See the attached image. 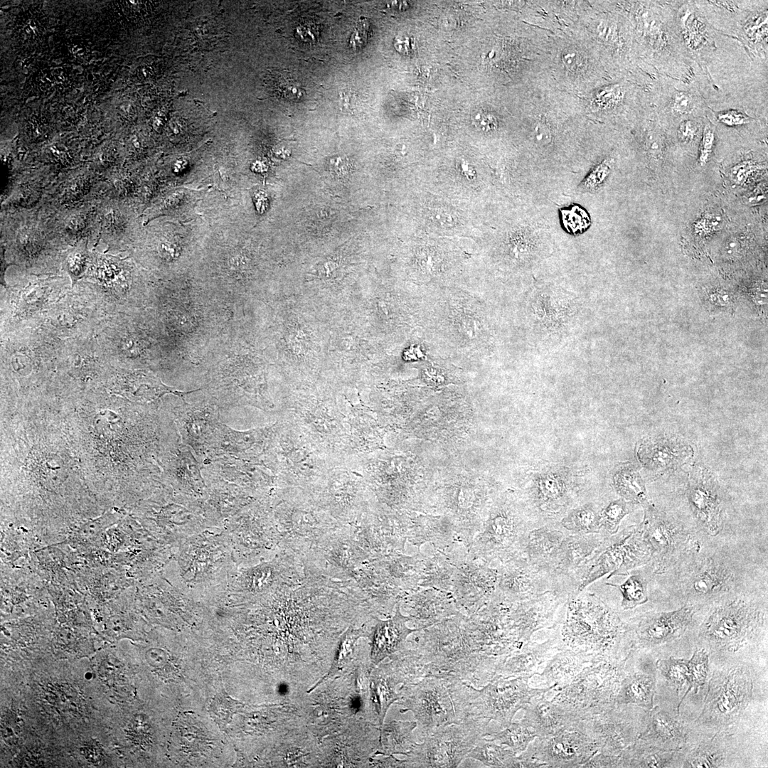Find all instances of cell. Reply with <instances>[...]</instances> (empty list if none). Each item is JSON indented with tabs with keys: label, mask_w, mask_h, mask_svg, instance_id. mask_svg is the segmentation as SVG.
Masks as SVG:
<instances>
[{
	"label": "cell",
	"mask_w": 768,
	"mask_h": 768,
	"mask_svg": "<svg viewBox=\"0 0 768 768\" xmlns=\"http://www.w3.org/2000/svg\"><path fill=\"white\" fill-rule=\"evenodd\" d=\"M169 655L166 652L159 648L149 649L146 654L145 658L149 665L154 668H161L166 665L169 661Z\"/></svg>",
	"instance_id": "cell-41"
},
{
	"label": "cell",
	"mask_w": 768,
	"mask_h": 768,
	"mask_svg": "<svg viewBox=\"0 0 768 768\" xmlns=\"http://www.w3.org/2000/svg\"><path fill=\"white\" fill-rule=\"evenodd\" d=\"M536 737L535 732L523 722L514 724L495 737L501 743L510 746L515 752L525 750Z\"/></svg>",
	"instance_id": "cell-31"
},
{
	"label": "cell",
	"mask_w": 768,
	"mask_h": 768,
	"mask_svg": "<svg viewBox=\"0 0 768 768\" xmlns=\"http://www.w3.org/2000/svg\"><path fill=\"white\" fill-rule=\"evenodd\" d=\"M66 268L73 280V284L85 273L88 265V255L84 248L72 250L66 258Z\"/></svg>",
	"instance_id": "cell-37"
},
{
	"label": "cell",
	"mask_w": 768,
	"mask_h": 768,
	"mask_svg": "<svg viewBox=\"0 0 768 768\" xmlns=\"http://www.w3.org/2000/svg\"><path fill=\"white\" fill-rule=\"evenodd\" d=\"M685 604L716 602L743 593L745 572L724 551L708 550L699 541L668 572Z\"/></svg>",
	"instance_id": "cell-1"
},
{
	"label": "cell",
	"mask_w": 768,
	"mask_h": 768,
	"mask_svg": "<svg viewBox=\"0 0 768 768\" xmlns=\"http://www.w3.org/2000/svg\"><path fill=\"white\" fill-rule=\"evenodd\" d=\"M535 140L538 144H547L551 141V133L550 129L543 123H538L533 132Z\"/></svg>",
	"instance_id": "cell-42"
},
{
	"label": "cell",
	"mask_w": 768,
	"mask_h": 768,
	"mask_svg": "<svg viewBox=\"0 0 768 768\" xmlns=\"http://www.w3.org/2000/svg\"><path fill=\"white\" fill-rule=\"evenodd\" d=\"M715 9L733 20L731 30L752 58L767 60V1H711Z\"/></svg>",
	"instance_id": "cell-10"
},
{
	"label": "cell",
	"mask_w": 768,
	"mask_h": 768,
	"mask_svg": "<svg viewBox=\"0 0 768 768\" xmlns=\"http://www.w3.org/2000/svg\"><path fill=\"white\" fill-rule=\"evenodd\" d=\"M567 485L556 474H542L535 482V503L543 513L550 515L560 513L567 503Z\"/></svg>",
	"instance_id": "cell-22"
},
{
	"label": "cell",
	"mask_w": 768,
	"mask_h": 768,
	"mask_svg": "<svg viewBox=\"0 0 768 768\" xmlns=\"http://www.w3.org/2000/svg\"><path fill=\"white\" fill-rule=\"evenodd\" d=\"M651 552L644 541L639 525L631 526L614 535L606 536L593 555L575 573V593L606 575H627L631 571L647 565Z\"/></svg>",
	"instance_id": "cell-4"
},
{
	"label": "cell",
	"mask_w": 768,
	"mask_h": 768,
	"mask_svg": "<svg viewBox=\"0 0 768 768\" xmlns=\"http://www.w3.org/2000/svg\"><path fill=\"white\" fill-rule=\"evenodd\" d=\"M697 606L683 604L668 612H649L626 624V638L640 648L660 646L680 638L693 620Z\"/></svg>",
	"instance_id": "cell-11"
},
{
	"label": "cell",
	"mask_w": 768,
	"mask_h": 768,
	"mask_svg": "<svg viewBox=\"0 0 768 768\" xmlns=\"http://www.w3.org/2000/svg\"><path fill=\"white\" fill-rule=\"evenodd\" d=\"M528 703L526 707V713L523 722L535 732L537 737L575 729L578 718L563 707L548 701L543 696H535Z\"/></svg>",
	"instance_id": "cell-18"
},
{
	"label": "cell",
	"mask_w": 768,
	"mask_h": 768,
	"mask_svg": "<svg viewBox=\"0 0 768 768\" xmlns=\"http://www.w3.org/2000/svg\"><path fill=\"white\" fill-rule=\"evenodd\" d=\"M678 751H664L637 739L621 755L622 767H672Z\"/></svg>",
	"instance_id": "cell-23"
},
{
	"label": "cell",
	"mask_w": 768,
	"mask_h": 768,
	"mask_svg": "<svg viewBox=\"0 0 768 768\" xmlns=\"http://www.w3.org/2000/svg\"><path fill=\"white\" fill-rule=\"evenodd\" d=\"M387 6L397 11H404L409 7L407 2L403 1L388 2Z\"/></svg>",
	"instance_id": "cell-47"
},
{
	"label": "cell",
	"mask_w": 768,
	"mask_h": 768,
	"mask_svg": "<svg viewBox=\"0 0 768 768\" xmlns=\"http://www.w3.org/2000/svg\"><path fill=\"white\" fill-rule=\"evenodd\" d=\"M580 304L575 294L559 287H535L529 294L528 311L535 336L558 341L570 332Z\"/></svg>",
	"instance_id": "cell-8"
},
{
	"label": "cell",
	"mask_w": 768,
	"mask_h": 768,
	"mask_svg": "<svg viewBox=\"0 0 768 768\" xmlns=\"http://www.w3.org/2000/svg\"><path fill=\"white\" fill-rule=\"evenodd\" d=\"M709 654L705 649H696L688 661V683L687 693L692 688L697 690L707 680L709 670Z\"/></svg>",
	"instance_id": "cell-33"
},
{
	"label": "cell",
	"mask_w": 768,
	"mask_h": 768,
	"mask_svg": "<svg viewBox=\"0 0 768 768\" xmlns=\"http://www.w3.org/2000/svg\"><path fill=\"white\" fill-rule=\"evenodd\" d=\"M560 526L572 535L599 533V511L592 503L581 505L570 510L560 520Z\"/></svg>",
	"instance_id": "cell-26"
},
{
	"label": "cell",
	"mask_w": 768,
	"mask_h": 768,
	"mask_svg": "<svg viewBox=\"0 0 768 768\" xmlns=\"http://www.w3.org/2000/svg\"><path fill=\"white\" fill-rule=\"evenodd\" d=\"M752 687L751 676L746 668L736 667L715 671L710 680L698 721L714 727L731 725L749 704Z\"/></svg>",
	"instance_id": "cell-7"
},
{
	"label": "cell",
	"mask_w": 768,
	"mask_h": 768,
	"mask_svg": "<svg viewBox=\"0 0 768 768\" xmlns=\"http://www.w3.org/2000/svg\"><path fill=\"white\" fill-rule=\"evenodd\" d=\"M634 505L622 498L610 501L599 511V533L605 536L616 534L621 521L632 511Z\"/></svg>",
	"instance_id": "cell-29"
},
{
	"label": "cell",
	"mask_w": 768,
	"mask_h": 768,
	"mask_svg": "<svg viewBox=\"0 0 768 768\" xmlns=\"http://www.w3.org/2000/svg\"><path fill=\"white\" fill-rule=\"evenodd\" d=\"M712 112L719 122L729 127H742L756 122L754 118L738 109L730 108L717 112L712 110Z\"/></svg>",
	"instance_id": "cell-38"
},
{
	"label": "cell",
	"mask_w": 768,
	"mask_h": 768,
	"mask_svg": "<svg viewBox=\"0 0 768 768\" xmlns=\"http://www.w3.org/2000/svg\"><path fill=\"white\" fill-rule=\"evenodd\" d=\"M642 506L644 519L639 525L651 552L649 565L655 574L668 573L698 540L678 521L650 502Z\"/></svg>",
	"instance_id": "cell-6"
},
{
	"label": "cell",
	"mask_w": 768,
	"mask_h": 768,
	"mask_svg": "<svg viewBox=\"0 0 768 768\" xmlns=\"http://www.w3.org/2000/svg\"><path fill=\"white\" fill-rule=\"evenodd\" d=\"M657 667L666 680L681 689L688 683V661L684 659H661L657 662Z\"/></svg>",
	"instance_id": "cell-32"
},
{
	"label": "cell",
	"mask_w": 768,
	"mask_h": 768,
	"mask_svg": "<svg viewBox=\"0 0 768 768\" xmlns=\"http://www.w3.org/2000/svg\"><path fill=\"white\" fill-rule=\"evenodd\" d=\"M432 220L444 227H451L454 224V219L449 213L444 210H436L432 213Z\"/></svg>",
	"instance_id": "cell-43"
},
{
	"label": "cell",
	"mask_w": 768,
	"mask_h": 768,
	"mask_svg": "<svg viewBox=\"0 0 768 768\" xmlns=\"http://www.w3.org/2000/svg\"><path fill=\"white\" fill-rule=\"evenodd\" d=\"M632 13L636 34L652 71L690 84L695 75L694 63L679 37L674 1H639Z\"/></svg>",
	"instance_id": "cell-2"
},
{
	"label": "cell",
	"mask_w": 768,
	"mask_h": 768,
	"mask_svg": "<svg viewBox=\"0 0 768 768\" xmlns=\"http://www.w3.org/2000/svg\"><path fill=\"white\" fill-rule=\"evenodd\" d=\"M479 117L477 118V119H479V125L481 127L483 130H490L495 127L496 121L492 116L486 114H483L479 115Z\"/></svg>",
	"instance_id": "cell-45"
},
{
	"label": "cell",
	"mask_w": 768,
	"mask_h": 768,
	"mask_svg": "<svg viewBox=\"0 0 768 768\" xmlns=\"http://www.w3.org/2000/svg\"><path fill=\"white\" fill-rule=\"evenodd\" d=\"M537 738L530 757L550 767H573L586 764L599 751L592 738L575 730H565Z\"/></svg>",
	"instance_id": "cell-13"
},
{
	"label": "cell",
	"mask_w": 768,
	"mask_h": 768,
	"mask_svg": "<svg viewBox=\"0 0 768 768\" xmlns=\"http://www.w3.org/2000/svg\"><path fill=\"white\" fill-rule=\"evenodd\" d=\"M646 727L638 738L664 751H680L686 745L688 730L678 715L658 707L650 710Z\"/></svg>",
	"instance_id": "cell-16"
},
{
	"label": "cell",
	"mask_w": 768,
	"mask_h": 768,
	"mask_svg": "<svg viewBox=\"0 0 768 768\" xmlns=\"http://www.w3.org/2000/svg\"><path fill=\"white\" fill-rule=\"evenodd\" d=\"M626 580L620 584H609L617 587L622 595L621 607L624 610L632 609L649 600V573L646 571H631Z\"/></svg>",
	"instance_id": "cell-27"
},
{
	"label": "cell",
	"mask_w": 768,
	"mask_h": 768,
	"mask_svg": "<svg viewBox=\"0 0 768 768\" xmlns=\"http://www.w3.org/2000/svg\"><path fill=\"white\" fill-rule=\"evenodd\" d=\"M567 533L555 526H541L531 529L528 533L522 548L526 554V559L540 569L555 575L557 556Z\"/></svg>",
	"instance_id": "cell-19"
},
{
	"label": "cell",
	"mask_w": 768,
	"mask_h": 768,
	"mask_svg": "<svg viewBox=\"0 0 768 768\" xmlns=\"http://www.w3.org/2000/svg\"><path fill=\"white\" fill-rule=\"evenodd\" d=\"M85 677L88 679H90L92 678V675L90 673H87Z\"/></svg>",
	"instance_id": "cell-48"
},
{
	"label": "cell",
	"mask_w": 768,
	"mask_h": 768,
	"mask_svg": "<svg viewBox=\"0 0 768 768\" xmlns=\"http://www.w3.org/2000/svg\"><path fill=\"white\" fill-rule=\"evenodd\" d=\"M637 454L641 464L648 469L663 471L683 464L691 456L692 449L678 439L659 437L643 440Z\"/></svg>",
	"instance_id": "cell-17"
},
{
	"label": "cell",
	"mask_w": 768,
	"mask_h": 768,
	"mask_svg": "<svg viewBox=\"0 0 768 768\" xmlns=\"http://www.w3.org/2000/svg\"><path fill=\"white\" fill-rule=\"evenodd\" d=\"M683 767H722L725 766V752L717 739L704 741L683 757Z\"/></svg>",
	"instance_id": "cell-28"
},
{
	"label": "cell",
	"mask_w": 768,
	"mask_h": 768,
	"mask_svg": "<svg viewBox=\"0 0 768 768\" xmlns=\"http://www.w3.org/2000/svg\"><path fill=\"white\" fill-rule=\"evenodd\" d=\"M408 38H396L395 41V47L396 50L400 53H408L410 52V44Z\"/></svg>",
	"instance_id": "cell-46"
},
{
	"label": "cell",
	"mask_w": 768,
	"mask_h": 768,
	"mask_svg": "<svg viewBox=\"0 0 768 768\" xmlns=\"http://www.w3.org/2000/svg\"><path fill=\"white\" fill-rule=\"evenodd\" d=\"M404 623V618L398 611L393 619L381 622L378 625L373 642L374 662L377 658L379 661L382 656L390 652L407 632L410 631L405 628Z\"/></svg>",
	"instance_id": "cell-25"
},
{
	"label": "cell",
	"mask_w": 768,
	"mask_h": 768,
	"mask_svg": "<svg viewBox=\"0 0 768 768\" xmlns=\"http://www.w3.org/2000/svg\"><path fill=\"white\" fill-rule=\"evenodd\" d=\"M687 498L698 528L705 535H718L723 526L722 499L716 480L706 469L693 470Z\"/></svg>",
	"instance_id": "cell-14"
},
{
	"label": "cell",
	"mask_w": 768,
	"mask_h": 768,
	"mask_svg": "<svg viewBox=\"0 0 768 768\" xmlns=\"http://www.w3.org/2000/svg\"><path fill=\"white\" fill-rule=\"evenodd\" d=\"M605 537L599 533L585 535L567 533L557 556L555 575L570 577L573 581L575 573L593 555Z\"/></svg>",
	"instance_id": "cell-20"
},
{
	"label": "cell",
	"mask_w": 768,
	"mask_h": 768,
	"mask_svg": "<svg viewBox=\"0 0 768 768\" xmlns=\"http://www.w3.org/2000/svg\"><path fill=\"white\" fill-rule=\"evenodd\" d=\"M742 593L716 602L703 622L700 635L710 647L735 651L751 641L764 626V612Z\"/></svg>",
	"instance_id": "cell-3"
},
{
	"label": "cell",
	"mask_w": 768,
	"mask_h": 768,
	"mask_svg": "<svg viewBox=\"0 0 768 768\" xmlns=\"http://www.w3.org/2000/svg\"><path fill=\"white\" fill-rule=\"evenodd\" d=\"M678 80L658 75L651 85L652 101L660 120L678 123L688 117H705L711 112L703 95L697 87Z\"/></svg>",
	"instance_id": "cell-12"
},
{
	"label": "cell",
	"mask_w": 768,
	"mask_h": 768,
	"mask_svg": "<svg viewBox=\"0 0 768 768\" xmlns=\"http://www.w3.org/2000/svg\"><path fill=\"white\" fill-rule=\"evenodd\" d=\"M613 485L621 498L630 503L643 506L649 502L644 481L631 464L624 465L617 470L613 476Z\"/></svg>",
	"instance_id": "cell-24"
},
{
	"label": "cell",
	"mask_w": 768,
	"mask_h": 768,
	"mask_svg": "<svg viewBox=\"0 0 768 768\" xmlns=\"http://www.w3.org/2000/svg\"><path fill=\"white\" fill-rule=\"evenodd\" d=\"M610 171V166L607 162L598 166L587 177L584 186L587 188L594 189L598 187L607 177Z\"/></svg>",
	"instance_id": "cell-40"
},
{
	"label": "cell",
	"mask_w": 768,
	"mask_h": 768,
	"mask_svg": "<svg viewBox=\"0 0 768 768\" xmlns=\"http://www.w3.org/2000/svg\"><path fill=\"white\" fill-rule=\"evenodd\" d=\"M656 678L653 675L635 673L624 678L615 697L618 705L634 704L651 710L654 706Z\"/></svg>",
	"instance_id": "cell-21"
},
{
	"label": "cell",
	"mask_w": 768,
	"mask_h": 768,
	"mask_svg": "<svg viewBox=\"0 0 768 768\" xmlns=\"http://www.w3.org/2000/svg\"><path fill=\"white\" fill-rule=\"evenodd\" d=\"M582 58L577 52H567L563 56L564 63L570 69H577L582 64Z\"/></svg>",
	"instance_id": "cell-44"
},
{
	"label": "cell",
	"mask_w": 768,
	"mask_h": 768,
	"mask_svg": "<svg viewBox=\"0 0 768 768\" xmlns=\"http://www.w3.org/2000/svg\"><path fill=\"white\" fill-rule=\"evenodd\" d=\"M564 634L575 641L606 649L617 647L626 639V624L594 594L582 590L567 599Z\"/></svg>",
	"instance_id": "cell-5"
},
{
	"label": "cell",
	"mask_w": 768,
	"mask_h": 768,
	"mask_svg": "<svg viewBox=\"0 0 768 768\" xmlns=\"http://www.w3.org/2000/svg\"><path fill=\"white\" fill-rule=\"evenodd\" d=\"M705 117H688L679 121L676 124V133L679 141L683 144L693 143L703 130Z\"/></svg>",
	"instance_id": "cell-35"
},
{
	"label": "cell",
	"mask_w": 768,
	"mask_h": 768,
	"mask_svg": "<svg viewBox=\"0 0 768 768\" xmlns=\"http://www.w3.org/2000/svg\"><path fill=\"white\" fill-rule=\"evenodd\" d=\"M593 731L587 735L592 738L602 754L621 757L638 739V732L631 722L614 710H607L599 720H595Z\"/></svg>",
	"instance_id": "cell-15"
},
{
	"label": "cell",
	"mask_w": 768,
	"mask_h": 768,
	"mask_svg": "<svg viewBox=\"0 0 768 768\" xmlns=\"http://www.w3.org/2000/svg\"><path fill=\"white\" fill-rule=\"evenodd\" d=\"M676 22L679 37L688 56L704 72L711 83L708 71L717 50L715 34L718 31L711 25L695 1H674Z\"/></svg>",
	"instance_id": "cell-9"
},
{
	"label": "cell",
	"mask_w": 768,
	"mask_h": 768,
	"mask_svg": "<svg viewBox=\"0 0 768 768\" xmlns=\"http://www.w3.org/2000/svg\"><path fill=\"white\" fill-rule=\"evenodd\" d=\"M370 32V25L366 18H361L357 22L350 40V45L353 49L365 46Z\"/></svg>",
	"instance_id": "cell-39"
},
{
	"label": "cell",
	"mask_w": 768,
	"mask_h": 768,
	"mask_svg": "<svg viewBox=\"0 0 768 768\" xmlns=\"http://www.w3.org/2000/svg\"><path fill=\"white\" fill-rule=\"evenodd\" d=\"M267 83L276 97L285 100L299 101L304 95V92L299 84L286 73L272 72Z\"/></svg>",
	"instance_id": "cell-30"
},
{
	"label": "cell",
	"mask_w": 768,
	"mask_h": 768,
	"mask_svg": "<svg viewBox=\"0 0 768 768\" xmlns=\"http://www.w3.org/2000/svg\"><path fill=\"white\" fill-rule=\"evenodd\" d=\"M358 636L359 635L358 631L348 630L347 632L345 633L340 642L338 649L336 654V657L331 666L330 671L325 677H324L319 683L315 685L314 688L316 687L319 684H320L324 679H326L329 676L333 675L344 664L346 663L348 658L352 654L353 646ZM314 688H311L310 691Z\"/></svg>",
	"instance_id": "cell-34"
},
{
	"label": "cell",
	"mask_w": 768,
	"mask_h": 768,
	"mask_svg": "<svg viewBox=\"0 0 768 768\" xmlns=\"http://www.w3.org/2000/svg\"><path fill=\"white\" fill-rule=\"evenodd\" d=\"M715 129L708 115L704 118L701 140L699 147L698 161L700 165L706 164L710 159L715 145Z\"/></svg>",
	"instance_id": "cell-36"
}]
</instances>
